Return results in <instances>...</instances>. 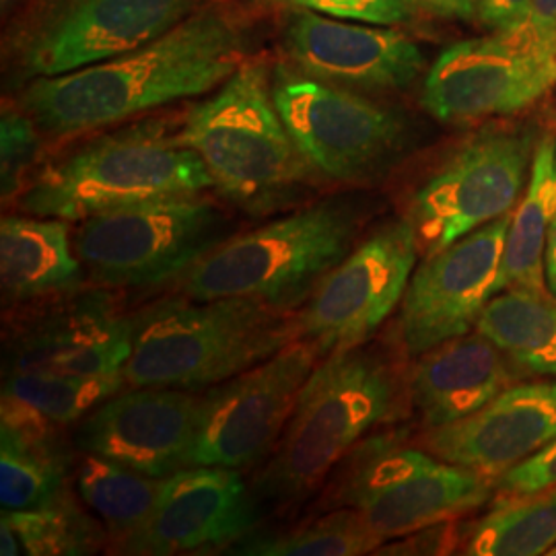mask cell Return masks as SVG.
Wrapping results in <instances>:
<instances>
[{
  "instance_id": "cell-23",
  "label": "cell",
  "mask_w": 556,
  "mask_h": 556,
  "mask_svg": "<svg viewBox=\"0 0 556 556\" xmlns=\"http://www.w3.org/2000/svg\"><path fill=\"white\" fill-rule=\"evenodd\" d=\"M56 425L11 397L0 418V503L4 511L31 509L66 489L73 457Z\"/></svg>"
},
{
  "instance_id": "cell-26",
  "label": "cell",
  "mask_w": 556,
  "mask_h": 556,
  "mask_svg": "<svg viewBox=\"0 0 556 556\" xmlns=\"http://www.w3.org/2000/svg\"><path fill=\"white\" fill-rule=\"evenodd\" d=\"M556 546V486L497 497L478 519L457 526V553L468 556L548 555Z\"/></svg>"
},
{
  "instance_id": "cell-3",
  "label": "cell",
  "mask_w": 556,
  "mask_h": 556,
  "mask_svg": "<svg viewBox=\"0 0 556 556\" xmlns=\"http://www.w3.org/2000/svg\"><path fill=\"white\" fill-rule=\"evenodd\" d=\"M299 338L298 312L254 299H165L135 318L130 388L199 392L275 357Z\"/></svg>"
},
{
  "instance_id": "cell-35",
  "label": "cell",
  "mask_w": 556,
  "mask_h": 556,
  "mask_svg": "<svg viewBox=\"0 0 556 556\" xmlns=\"http://www.w3.org/2000/svg\"><path fill=\"white\" fill-rule=\"evenodd\" d=\"M532 0H480L478 20L495 31L523 29L530 20Z\"/></svg>"
},
{
  "instance_id": "cell-19",
  "label": "cell",
  "mask_w": 556,
  "mask_h": 556,
  "mask_svg": "<svg viewBox=\"0 0 556 556\" xmlns=\"http://www.w3.org/2000/svg\"><path fill=\"white\" fill-rule=\"evenodd\" d=\"M282 46L299 73L349 89L400 91L425 66L417 43L392 27L301 9L287 21Z\"/></svg>"
},
{
  "instance_id": "cell-17",
  "label": "cell",
  "mask_w": 556,
  "mask_h": 556,
  "mask_svg": "<svg viewBox=\"0 0 556 556\" xmlns=\"http://www.w3.org/2000/svg\"><path fill=\"white\" fill-rule=\"evenodd\" d=\"M200 400L176 388L118 392L80 418L75 445L147 477H174L192 468Z\"/></svg>"
},
{
  "instance_id": "cell-40",
  "label": "cell",
  "mask_w": 556,
  "mask_h": 556,
  "mask_svg": "<svg viewBox=\"0 0 556 556\" xmlns=\"http://www.w3.org/2000/svg\"><path fill=\"white\" fill-rule=\"evenodd\" d=\"M548 555L556 556V546H555V548H553V551H551V553H548Z\"/></svg>"
},
{
  "instance_id": "cell-38",
  "label": "cell",
  "mask_w": 556,
  "mask_h": 556,
  "mask_svg": "<svg viewBox=\"0 0 556 556\" xmlns=\"http://www.w3.org/2000/svg\"><path fill=\"white\" fill-rule=\"evenodd\" d=\"M544 270H546V287H548V291L556 298V211L553 223H551V231H548Z\"/></svg>"
},
{
  "instance_id": "cell-27",
  "label": "cell",
  "mask_w": 556,
  "mask_h": 556,
  "mask_svg": "<svg viewBox=\"0 0 556 556\" xmlns=\"http://www.w3.org/2000/svg\"><path fill=\"white\" fill-rule=\"evenodd\" d=\"M165 478L147 477L105 457L83 454L77 489L85 505L100 517L112 548L140 530L153 516Z\"/></svg>"
},
{
  "instance_id": "cell-24",
  "label": "cell",
  "mask_w": 556,
  "mask_h": 556,
  "mask_svg": "<svg viewBox=\"0 0 556 556\" xmlns=\"http://www.w3.org/2000/svg\"><path fill=\"white\" fill-rule=\"evenodd\" d=\"M556 211V137L536 142L528 186L511 213L503 245L501 291H546V243Z\"/></svg>"
},
{
  "instance_id": "cell-5",
  "label": "cell",
  "mask_w": 556,
  "mask_h": 556,
  "mask_svg": "<svg viewBox=\"0 0 556 556\" xmlns=\"http://www.w3.org/2000/svg\"><path fill=\"white\" fill-rule=\"evenodd\" d=\"M176 137L202 160L220 197L250 215L277 211L316 174L278 114L273 71L258 60L241 62L192 105Z\"/></svg>"
},
{
  "instance_id": "cell-20",
  "label": "cell",
  "mask_w": 556,
  "mask_h": 556,
  "mask_svg": "<svg viewBox=\"0 0 556 556\" xmlns=\"http://www.w3.org/2000/svg\"><path fill=\"white\" fill-rule=\"evenodd\" d=\"M556 439V381L516 383L454 425L427 429L422 447L497 482Z\"/></svg>"
},
{
  "instance_id": "cell-25",
  "label": "cell",
  "mask_w": 556,
  "mask_h": 556,
  "mask_svg": "<svg viewBox=\"0 0 556 556\" xmlns=\"http://www.w3.org/2000/svg\"><path fill=\"white\" fill-rule=\"evenodd\" d=\"M526 376L556 381V298L546 291L505 289L489 301L477 328Z\"/></svg>"
},
{
  "instance_id": "cell-7",
  "label": "cell",
  "mask_w": 556,
  "mask_h": 556,
  "mask_svg": "<svg viewBox=\"0 0 556 556\" xmlns=\"http://www.w3.org/2000/svg\"><path fill=\"white\" fill-rule=\"evenodd\" d=\"M497 482L408 443L406 431L367 435L340 459L321 507H351L383 542L484 507Z\"/></svg>"
},
{
  "instance_id": "cell-39",
  "label": "cell",
  "mask_w": 556,
  "mask_h": 556,
  "mask_svg": "<svg viewBox=\"0 0 556 556\" xmlns=\"http://www.w3.org/2000/svg\"><path fill=\"white\" fill-rule=\"evenodd\" d=\"M0 555H21L20 538H17L15 530H13V526L9 523V519L4 516L0 519Z\"/></svg>"
},
{
  "instance_id": "cell-9",
  "label": "cell",
  "mask_w": 556,
  "mask_h": 556,
  "mask_svg": "<svg viewBox=\"0 0 556 556\" xmlns=\"http://www.w3.org/2000/svg\"><path fill=\"white\" fill-rule=\"evenodd\" d=\"M273 96L299 153L324 178H374L406 144V124L396 112L289 64L273 68Z\"/></svg>"
},
{
  "instance_id": "cell-33",
  "label": "cell",
  "mask_w": 556,
  "mask_h": 556,
  "mask_svg": "<svg viewBox=\"0 0 556 556\" xmlns=\"http://www.w3.org/2000/svg\"><path fill=\"white\" fill-rule=\"evenodd\" d=\"M556 486V439L497 480V497H521Z\"/></svg>"
},
{
  "instance_id": "cell-30",
  "label": "cell",
  "mask_w": 556,
  "mask_h": 556,
  "mask_svg": "<svg viewBox=\"0 0 556 556\" xmlns=\"http://www.w3.org/2000/svg\"><path fill=\"white\" fill-rule=\"evenodd\" d=\"M381 544L383 540L358 511L338 507L289 532L245 542L236 553L252 556H361L374 555Z\"/></svg>"
},
{
  "instance_id": "cell-4",
  "label": "cell",
  "mask_w": 556,
  "mask_h": 556,
  "mask_svg": "<svg viewBox=\"0 0 556 556\" xmlns=\"http://www.w3.org/2000/svg\"><path fill=\"white\" fill-rule=\"evenodd\" d=\"M363 231L353 200H319L248 233L225 239L176 278L181 298L254 299L298 312L318 291Z\"/></svg>"
},
{
  "instance_id": "cell-14",
  "label": "cell",
  "mask_w": 556,
  "mask_h": 556,
  "mask_svg": "<svg viewBox=\"0 0 556 556\" xmlns=\"http://www.w3.org/2000/svg\"><path fill=\"white\" fill-rule=\"evenodd\" d=\"M319 361L318 346L298 338L275 357L213 386L200 400L192 466L239 470L268 456Z\"/></svg>"
},
{
  "instance_id": "cell-2",
  "label": "cell",
  "mask_w": 556,
  "mask_h": 556,
  "mask_svg": "<svg viewBox=\"0 0 556 556\" xmlns=\"http://www.w3.org/2000/svg\"><path fill=\"white\" fill-rule=\"evenodd\" d=\"M408 386L386 353L367 344L321 358L262 472L258 497L293 507L326 482L358 441L402 413Z\"/></svg>"
},
{
  "instance_id": "cell-15",
  "label": "cell",
  "mask_w": 556,
  "mask_h": 556,
  "mask_svg": "<svg viewBox=\"0 0 556 556\" xmlns=\"http://www.w3.org/2000/svg\"><path fill=\"white\" fill-rule=\"evenodd\" d=\"M509 219L511 213L417 264L397 314V340L408 357L477 328L489 301L501 293Z\"/></svg>"
},
{
  "instance_id": "cell-16",
  "label": "cell",
  "mask_w": 556,
  "mask_h": 556,
  "mask_svg": "<svg viewBox=\"0 0 556 556\" xmlns=\"http://www.w3.org/2000/svg\"><path fill=\"white\" fill-rule=\"evenodd\" d=\"M135 318H126L105 287L62 293L60 301L23 319L7 340V369L68 376L124 374L132 355Z\"/></svg>"
},
{
  "instance_id": "cell-37",
  "label": "cell",
  "mask_w": 556,
  "mask_h": 556,
  "mask_svg": "<svg viewBox=\"0 0 556 556\" xmlns=\"http://www.w3.org/2000/svg\"><path fill=\"white\" fill-rule=\"evenodd\" d=\"M480 0H415L417 9L443 20L472 21L478 17Z\"/></svg>"
},
{
  "instance_id": "cell-13",
  "label": "cell",
  "mask_w": 556,
  "mask_h": 556,
  "mask_svg": "<svg viewBox=\"0 0 556 556\" xmlns=\"http://www.w3.org/2000/svg\"><path fill=\"white\" fill-rule=\"evenodd\" d=\"M418 254L417 233L408 220L383 223L299 307V338L314 342L321 358L367 344L402 303Z\"/></svg>"
},
{
  "instance_id": "cell-29",
  "label": "cell",
  "mask_w": 556,
  "mask_h": 556,
  "mask_svg": "<svg viewBox=\"0 0 556 556\" xmlns=\"http://www.w3.org/2000/svg\"><path fill=\"white\" fill-rule=\"evenodd\" d=\"M20 538L21 555H93L103 546V530L79 503L62 489L56 497L31 509L4 511Z\"/></svg>"
},
{
  "instance_id": "cell-12",
  "label": "cell",
  "mask_w": 556,
  "mask_h": 556,
  "mask_svg": "<svg viewBox=\"0 0 556 556\" xmlns=\"http://www.w3.org/2000/svg\"><path fill=\"white\" fill-rule=\"evenodd\" d=\"M555 83L556 46L523 27L443 50L422 80L420 103L439 122H477L517 114Z\"/></svg>"
},
{
  "instance_id": "cell-18",
  "label": "cell",
  "mask_w": 556,
  "mask_h": 556,
  "mask_svg": "<svg viewBox=\"0 0 556 556\" xmlns=\"http://www.w3.org/2000/svg\"><path fill=\"white\" fill-rule=\"evenodd\" d=\"M254 521V501L236 468L192 466L165 478L153 516L114 553L206 555L236 544Z\"/></svg>"
},
{
  "instance_id": "cell-1",
  "label": "cell",
  "mask_w": 556,
  "mask_h": 556,
  "mask_svg": "<svg viewBox=\"0 0 556 556\" xmlns=\"http://www.w3.org/2000/svg\"><path fill=\"white\" fill-rule=\"evenodd\" d=\"M241 64L238 25L199 9L157 40L60 77H38L21 110L52 137L98 130L220 87Z\"/></svg>"
},
{
  "instance_id": "cell-28",
  "label": "cell",
  "mask_w": 556,
  "mask_h": 556,
  "mask_svg": "<svg viewBox=\"0 0 556 556\" xmlns=\"http://www.w3.org/2000/svg\"><path fill=\"white\" fill-rule=\"evenodd\" d=\"M128 386L124 374L114 376H68L54 371L4 374L2 397H11L41 417L71 425L87 417L101 402Z\"/></svg>"
},
{
  "instance_id": "cell-11",
  "label": "cell",
  "mask_w": 556,
  "mask_h": 556,
  "mask_svg": "<svg viewBox=\"0 0 556 556\" xmlns=\"http://www.w3.org/2000/svg\"><path fill=\"white\" fill-rule=\"evenodd\" d=\"M200 0H43L13 54L27 77H60L132 52L199 11Z\"/></svg>"
},
{
  "instance_id": "cell-6",
  "label": "cell",
  "mask_w": 556,
  "mask_h": 556,
  "mask_svg": "<svg viewBox=\"0 0 556 556\" xmlns=\"http://www.w3.org/2000/svg\"><path fill=\"white\" fill-rule=\"evenodd\" d=\"M213 188L199 155L163 122L101 135L48 163L21 192L20 211L80 223L119 206Z\"/></svg>"
},
{
  "instance_id": "cell-10",
  "label": "cell",
  "mask_w": 556,
  "mask_h": 556,
  "mask_svg": "<svg viewBox=\"0 0 556 556\" xmlns=\"http://www.w3.org/2000/svg\"><path fill=\"white\" fill-rule=\"evenodd\" d=\"M534 151L523 130H484L457 147L408 202L404 219L425 256L507 217L528 186Z\"/></svg>"
},
{
  "instance_id": "cell-36",
  "label": "cell",
  "mask_w": 556,
  "mask_h": 556,
  "mask_svg": "<svg viewBox=\"0 0 556 556\" xmlns=\"http://www.w3.org/2000/svg\"><path fill=\"white\" fill-rule=\"evenodd\" d=\"M526 27L538 40L556 46V0H532Z\"/></svg>"
},
{
  "instance_id": "cell-34",
  "label": "cell",
  "mask_w": 556,
  "mask_h": 556,
  "mask_svg": "<svg viewBox=\"0 0 556 556\" xmlns=\"http://www.w3.org/2000/svg\"><path fill=\"white\" fill-rule=\"evenodd\" d=\"M457 553V526L441 521L404 536L386 540L374 555H452Z\"/></svg>"
},
{
  "instance_id": "cell-31",
  "label": "cell",
  "mask_w": 556,
  "mask_h": 556,
  "mask_svg": "<svg viewBox=\"0 0 556 556\" xmlns=\"http://www.w3.org/2000/svg\"><path fill=\"white\" fill-rule=\"evenodd\" d=\"M40 126L23 110H4L0 119L2 142V200L20 199L25 176L40 155Z\"/></svg>"
},
{
  "instance_id": "cell-21",
  "label": "cell",
  "mask_w": 556,
  "mask_h": 556,
  "mask_svg": "<svg viewBox=\"0 0 556 556\" xmlns=\"http://www.w3.org/2000/svg\"><path fill=\"white\" fill-rule=\"evenodd\" d=\"M415 358L406 386L425 429L475 415L526 376L478 330L445 340Z\"/></svg>"
},
{
  "instance_id": "cell-22",
  "label": "cell",
  "mask_w": 556,
  "mask_h": 556,
  "mask_svg": "<svg viewBox=\"0 0 556 556\" xmlns=\"http://www.w3.org/2000/svg\"><path fill=\"white\" fill-rule=\"evenodd\" d=\"M85 268L68 220L9 215L0 223V282L7 303L59 298L83 285Z\"/></svg>"
},
{
  "instance_id": "cell-32",
  "label": "cell",
  "mask_w": 556,
  "mask_h": 556,
  "mask_svg": "<svg viewBox=\"0 0 556 556\" xmlns=\"http://www.w3.org/2000/svg\"><path fill=\"white\" fill-rule=\"evenodd\" d=\"M301 11H314L337 20L358 21L371 25L394 27L413 20L417 13L415 0H266Z\"/></svg>"
},
{
  "instance_id": "cell-8",
  "label": "cell",
  "mask_w": 556,
  "mask_h": 556,
  "mask_svg": "<svg viewBox=\"0 0 556 556\" xmlns=\"http://www.w3.org/2000/svg\"><path fill=\"white\" fill-rule=\"evenodd\" d=\"M231 220L202 194L147 200L80 220L73 248L85 275L105 289L176 280L231 238Z\"/></svg>"
}]
</instances>
